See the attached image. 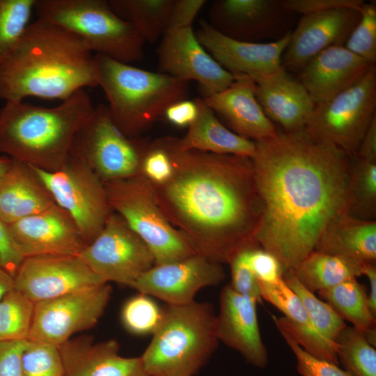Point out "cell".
I'll return each mask as SVG.
<instances>
[{
  "instance_id": "1",
  "label": "cell",
  "mask_w": 376,
  "mask_h": 376,
  "mask_svg": "<svg viewBox=\"0 0 376 376\" xmlns=\"http://www.w3.org/2000/svg\"><path fill=\"white\" fill-rule=\"evenodd\" d=\"M255 145L251 159L262 205L255 240L284 272L295 269L345 212L350 156L305 127Z\"/></svg>"
},
{
  "instance_id": "2",
  "label": "cell",
  "mask_w": 376,
  "mask_h": 376,
  "mask_svg": "<svg viewBox=\"0 0 376 376\" xmlns=\"http://www.w3.org/2000/svg\"><path fill=\"white\" fill-rule=\"evenodd\" d=\"M159 139L173 173L152 184L157 201L196 253L222 265L259 246L255 237L262 205L251 158L182 150L174 136Z\"/></svg>"
},
{
  "instance_id": "3",
  "label": "cell",
  "mask_w": 376,
  "mask_h": 376,
  "mask_svg": "<svg viewBox=\"0 0 376 376\" xmlns=\"http://www.w3.org/2000/svg\"><path fill=\"white\" fill-rule=\"evenodd\" d=\"M97 86L94 55L67 29L37 18L0 61V101L65 100Z\"/></svg>"
},
{
  "instance_id": "4",
  "label": "cell",
  "mask_w": 376,
  "mask_h": 376,
  "mask_svg": "<svg viewBox=\"0 0 376 376\" xmlns=\"http://www.w3.org/2000/svg\"><path fill=\"white\" fill-rule=\"evenodd\" d=\"M94 109L85 89L53 107L24 100L4 102L0 108V152L46 171H58Z\"/></svg>"
},
{
  "instance_id": "5",
  "label": "cell",
  "mask_w": 376,
  "mask_h": 376,
  "mask_svg": "<svg viewBox=\"0 0 376 376\" xmlns=\"http://www.w3.org/2000/svg\"><path fill=\"white\" fill-rule=\"evenodd\" d=\"M97 86L103 90L111 116L130 138H138L171 104L187 97L188 82L94 55Z\"/></svg>"
},
{
  "instance_id": "6",
  "label": "cell",
  "mask_w": 376,
  "mask_h": 376,
  "mask_svg": "<svg viewBox=\"0 0 376 376\" xmlns=\"http://www.w3.org/2000/svg\"><path fill=\"white\" fill-rule=\"evenodd\" d=\"M157 329L141 355L149 376H194L216 351V314L208 302L165 304Z\"/></svg>"
},
{
  "instance_id": "7",
  "label": "cell",
  "mask_w": 376,
  "mask_h": 376,
  "mask_svg": "<svg viewBox=\"0 0 376 376\" xmlns=\"http://www.w3.org/2000/svg\"><path fill=\"white\" fill-rule=\"evenodd\" d=\"M37 18L81 38L92 52L131 64L141 60L145 40L105 0H36Z\"/></svg>"
},
{
  "instance_id": "8",
  "label": "cell",
  "mask_w": 376,
  "mask_h": 376,
  "mask_svg": "<svg viewBox=\"0 0 376 376\" xmlns=\"http://www.w3.org/2000/svg\"><path fill=\"white\" fill-rule=\"evenodd\" d=\"M111 211L119 214L150 251L155 265L196 254L169 221L157 201L152 184L141 173L104 183Z\"/></svg>"
},
{
  "instance_id": "9",
  "label": "cell",
  "mask_w": 376,
  "mask_h": 376,
  "mask_svg": "<svg viewBox=\"0 0 376 376\" xmlns=\"http://www.w3.org/2000/svg\"><path fill=\"white\" fill-rule=\"evenodd\" d=\"M376 116V68L372 65L354 84L315 106L305 127L313 137L355 155Z\"/></svg>"
},
{
  "instance_id": "10",
  "label": "cell",
  "mask_w": 376,
  "mask_h": 376,
  "mask_svg": "<svg viewBox=\"0 0 376 376\" xmlns=\"http://www.w3.org/2000/svg\"><path fill=\"white\" fill-rule=\"evenodd\" d=\"M52 195L77 224L88 245L101 232L111 210L104 183L87 162L70 152L64 166L46 171L31 166Z\"/></svg>"
},
{
  "instance_id": "11",
  "label": "cell",
  "mask_w": 376,
  "mask_h": 376,
  "mask_svg": "<svg viewBox=\"0 0 376 376\" xmlns=\"http://www.w3.org/2000/svg\"><path fill=\"white\" fill-rule=\"evenodd\" d=\"M150 143L127 136L113 122L107 105L99 104L75 136L70 152L82 157L105 183L139 173Z\"/></svg>"
},
{
  "instance_id": "12",
  "label": "cell",
  "mask_w": 376,
  "mask_h": 376,
  "mask_svg": "<svg viewBox=\"0 0 376 376\" xmlns=\"http://www.w3.org/2000/svg\"><path fill=\"white\" fill-rule=\"evenodd\" d=\"M79 256L104 283L129 287L155 265L144 242L113 211L101 232Z\"/></svg>"
},
{
  "instance_id": "13",
  "label": "cell",
  "mask_w": 376,
  "mask_h": 376,
  "mask_svg": "<svg viewBox=\"0 0 376 376\" xmlns=\"http://www.w3.org/2000/svg\"><path fill=\"white\" fill-rule=\"evenodd\" d=\"M111 292L104 283L36 303L28 340L58 347L91 329L104 314Z\"/></svg>"
},
{
  "instance_id": "14",
  "label": "cell",
  "mask_w": 376,
  "mask_h": 376,
  "mask_svg": "<svg viewBox=\"0 0 376 376\" xmlns=\"http://www.w3.org/2000/svg\"><path fill=\"white\" fill-rule=\"evenodd\" d=\"M208 15L207 22L216 31L248 42L281 39L292 31L297 15L281 0H217Z\"/></svg>"
},
{
  "instance_id": "15",
  "label": "cell",
  "mask_w": 376,
  "mask_h": 376,
  "mask_svg": "<svg viewBox=\"0 0 376 376\" xmlns=\"http://www.w3.org/2000/svg\"><path fill=\"white\" fill-rule=\"evenodd\" d=\"M104 283L76 255L25 258L14 276V289L33 303Z\"/></svg>"
},
{
  "instance_id": "16",
  "label": "cell",
  "mask_w": 376,
  "mask_h": 376,
  "mask_svg": "<svg viewBox=\"0 0 376 376\" xmlns=\"http://www.w3.org/2000/svg\"><path fill=\"white\" fill-rule=\"evenodd\" d=\"M157 55L160 72L187 82L196 81L203 96L226 89L235 80L201 45L192 26L166 31Z\"/></svg>"
},
{
  "instance_id": "17",
  "label": "cell",
  "mask_w": 376,
  "mask_h": 376,
  "mask_svg": "<svg viewBox=\"0 0 376 376\" xmlns=\"http://www.w3.org/2000/svg\"><path fill=\"white\" fill-rule=\"evenodd\" d=\"M225 277L221 264L194 254L173 263L155 265L130 288L166 304L184 305L194 301L199 290L219 285Z\"/></svg>"
},
{
  "instance_id": "18",
  "label": "cell",
  "mask_w": 376,
  "mask_h": 376,
  "mask_svg": "<svg viewBox=\"0 0 376 376\" xmlns=\"http://www.w3.org/2000/svg\"><path fill=\"white\" fill-rule=\"evenodd\" d=\"M11 239L24 258L40 255H76L86 246L77 224L56 203L8 225Z\"/></svg>"
},
{
  "instance_id": "19",
  "label": "cell",
  "mask_w": 376,
  "mask_h": 376,
  "mask_svg": "<svg viewBox=\"0 0 376 376\" xmlns=\"http://www.w3.org/2000/svg\"><path fill=\"white\" fill-rule=\"evenodd\" d=\"M360 17L359 10L347 7L302 15L290 33L281 65L298 73L322 50L344 45Z\"/></svg>"
},
{
  "instance_id": "20",
  "label": "cell",
  "mask_w": 376,
  "mask_h": 376,
  "mask_svg": "<svg viewBox=\"0 0 376 376\" xmlns=\"http://www.w3.org/2000/svg\"><path fill=\"white\" fill-rule=\"evenodd\" d=\"M290 33L275 41L242 42L220 33L205 20L200 21L195 31L198 42L221 67L234 76L245 75L253 79L268 75L281 66Z\"/></svg>"
},
{
  "instance_id": "21",
  "label": "cell",
  "mask_w": 376,
  "mask_h": 376,
  "mask_svg": "<svg viewBox=\"0 0 376 376\" xmlns=\"http://www.w3.org/2000/svg\"><path fill=\"white\" fill-rule=\"evenodd\" d=\"M257 304L226 285L220 294L215 330L219 341L237 351L251 365L264 368L269 356L259 329Z\"/></svg>"
},
{
  "instance_id": "22",
  "label": "cell",
  "mask_w": 376,
  "mask_h": 376,
  "mask_svg": "<svg viewBox=\"0 0 376 376\" xmlns=\"http://www.w3.org/2000/svg\"><path fill=\"white\" fill-rule=\"evenodd\" d=\"M253 80L256 97L272 122L288 132L306 126L316 105L297 78L281 65L274 72Z\"/></svg>"
},
{
  "instance_id": "23",
  "label": "cell",
  "mask_w": 376,
  "mask_h": 376,
  "mask_svg": "<svg viewBox=\"0 0 376 376\" xmlns=\"http://www.w3.org/2000/svg\"><path fill=\"white\" fill-rule=\"evenodd\" d=\"M205 104L219 114L235 134L259 141L277 134L274 124L266 116L255 95V83L245 75L235 76L226 89L203 97Z\"/></svg>"
},
{
  "instance_id": "24",
  "label": "cell",
  "mask_w": 376,
  "mask_h": 376,
  "mask_svg": "<svg viewBox=\"0 0 376 376\" xmlns=\"http://www.w3.org/2000/svg\"><path fill=\"white\" fill-rule=\"evenodd\" d=\"M58 347L64 376H149L141 357H122L116 340L96 343L91 336H83Z\"/></svg>"
},
{
  "instance_id": "25",
  "label": "cell",
  "mask_w": 376,
  "mask_h": 376,
  "mask_svg": "<svg viewBox=\"0 0 376 376\" xmlns=\"http://www.w3.org/2000/svg\"><path fill=\"white\" fill-rule=\"evenodd\" d=\"M372 65L344 45H333L313 57L297 79L318 105L354 84Z\"/></svg>"
},
{
  "instance_id": "26",
  "label": "cell",
  "mask_w": 376,
  "mask_h": 376,
  "mask_svg": "<svg viewBox=\"0 0 376 376\" xmlns=\"http://www.w3.org/2000/svg\"><path fill=\"white\" fill-rule=\"evenodd\" d=\"M262 299L283 313L272 316L277 329L290 333L299 345L314 357L339 365L337 346L323 337L314 327L298 296L283 278L274 283L258 281Z\"/></svg>"
},
{
  "instance_id": "27",
  "label": "cell",
  "mask_w": 376,
  "mask_h": 376,
  "mask_svg": "<svg viewBox=\"0 0 376 376\" xmlns=\"http://www.w3.org/2000/svg\"><path fill=\"white\" fill-rule=\"evenodd\" d=\"M55 202L33 168L12 159L0 178V218L7 225L40 212Z\"/></svg>"
},
{
  "instance_id": "28",
  "label": "cell",
  "mask_w": 376,
  "mask_h": 376,
  "mask_svg": "<svg viewBox=\"0 0 376 376\" xmlns=\"http://www.w3.org/2000/svg\"><path fill=\"white\" fill-rule=\"evenodd\" d=\"M196 100L198 115L188 127L185 135L182 138H178L180 148L251 158L255 152V141L226 127L202 97Z\"/></svg>"
},
{
  "instance_id": "29",
  "label": "cell",
  "mask_w": 376,
  "mask_h": 376,
  "mask_svg": "<svg viewBox=\"0 0 376 376\" xmlns=\"http://www.w3.org/2000/svg\"><path fill=\"white\" fill-rule=\"evenodd\" d=\"M315 250L375 264L376 221L357 219L344 212L328 225Z\"/></svg>"
},
{
  "instance_id": "30",
  "label": "cell",
  "mask_w": 376,
  "mask_h": 376,
  "mask_svg": "<svg viewBox=\"0 0 376 376\" xmlns=\"http://www.w3.org/2000/svg\"><path fill=\"white\" fill-rule=\"evenodd\" d=\"M365 289L357 278H353L318 292L321 299L328 303L343 320L351 322L375 347L376 317L369 307Z\"/></svg>"
},
{
  "instance_id": "31",
  "label": "cell",
  "mask_w": 376,
  "mask_h": 376,
  "mask_svg": "<svg viewBox=\"0 0 376 376\" xmlns=\"http://www.w3.org/2000/svg\"><path fill=\"white\" fill-rule=\"evenodd\" d=\"M362 264L355 260L314 250L293 270L304 287L318 292L362 276Z\"/></svg>"
},
{
  "instance_id": "32",
  "label": "cell",
  "mask_w": 376,
  "mask_h": 376,
  "mask_svg": "<svg viewBox=\"0 0 376 376\" xmlns=\"http://www.w3.org/2000/svg\"><path fill=\"white\" fill-rule=\"evenodd\" d=\"M113 12L130 22L145 42L154 43L167 29L173 0H110Z\"/></svg>"
},
{
  "instance_id": "33",
  "label": "cell",
  "mask_w": 376,
  "mask_h": 376,
  "mask_svg": "<svg viewBox=\"0 0 376 376\" xmlns=\"http://www.w3.org/2000/svg\"><path fill=\"white\" fill-rule=\"evenodd\" d=\"M350 172L345 212L368 221L376 217V162L350 156Z\"/></svg>"
},
{
  "instance_id": "34",
  "label": "cell",
  "mask_w": 376,
  "mask_h": 376,
  "mask_svg": "<svg viewBox=\"0 0 376 376\" xmlns=\"http://www.w3.org/2000/svg\"><path fill=\"white\" fill-rule=\"evenodd\" d=\"M283 278L299 298L314 327L327 340L336 344L338 337L347 327L345 320L328 303L304 287L293 269L285 271Z\"/></svg>"
},
{
  "instance_id": "35",
  "label": "cell",
  "mask_w": 376,
  "mask_h": 376,
  "mask_svg": "<svg viewBox=\"0 0 376 376\" xmlns=\"http://www.w3.org/2000/svg\"><path fill=\"white\" fill-rule=\"evenodd\" d=\"M339 365L351 376H376V350L364 334L347 326L338 337Z\"/></svg>"
},
{
  "instance_id": "36",
  "label": "cell",
  "mask_w": 376,
  "mask_h": 376,
  "mask_svg": "<svg viewBox=\"0 0 376 376\" xmlns=\"http://www.w3.org/2000/svg\"><path fill=\"white\" fill-rule=\"evenodd\" d=\"M35 303L13 289L0 300V343L26 340L30 333Z\"/></svg>"
},
{
  "instance_id": "37",
  "label": "cell",
  "mask_w": 376,
  "mask_h": 376,
  "mask_svg": "<svg viewBox=\"0 0 376 376\" xmlns=\"http://www.w3.org/2000/svg\"><path fill=\"white\" fill-rule=\"evenodd\" d=\"M36 0H0V61L13 50L34 14Z\"/></svg>"
},
{
  "instance_id": "38",
  "label": "cell",
  "mask_w": 376,
  "mask_h": 376,
  "mask_svg": "<svg viewBox=\"0 0 376 376\" xmlns=\"http://www.w3.org/2000/svg\"><path fill=\"white\" fill-rule=\"evenodd\" d=\"M162 315V308L150 296L139 292L125 303L121 311L124 327L130 333L139 336L152 334Z\"/></svg>"
},
{
  "instance_id": "39",
  "label": "cell",
  "mask_w": 376,
  "mask_h": 376,
  "mask_svg": "<svg viewBox=\"0 0 376 376\" xmlns=\"http://www.w3.org/2000/svg\"><path fill=\"white\" fill-rule=\"evenodd\" d=\"M361 17L344 46L370 65L376 62V1L363 3Z\"/></svg>"
},
{
  "instance_id": "40",
  "label": "cell",
  "mask_w": 376,
  "mask_h": 376,
  "mask_svg": "<svg viewBox=\"0 0 376 376\" xmlns=\"http://www.w3.org/2000/svg\"><path fill=\"white\" fill-rule=\"evenodd\" d=\"M22 376H64L58 347L29 340L22 357Z\"/></svg>"
},
{
  "instance_id": "41",
  "label": "cell",
  "mask_w": 376,
  "mask_h": 376,
  "mask_svg": "<svg viewBox=\"0 0 376 376\" xmlns=\"http://www.w3.org/2000/svg\"><path fill=\"white\" fill-rule=\"evenodd\" d=\"M297 361V370L301 376H351L334 363L314 357L304 350L292 335L278 329Z\"/></svg>"
},
{
  "instance_id": "42",
  "label": "cell",
  "mask_w": 376,
  "mask_h": 376,
  "mask_svg": "<svg viewBox=\"0 0 376 376\" xmlns=\"http://www.w3.org/2000/svg\"><path fill=\"white\" fill-rule=\"evenodd\" d=\"M140 173L152 185L162 184L171 177V159L159 138L150 142L145 151Z\"/></svg>"
},
{
  "instance_id": "43",
  "label": "cell",
  "mask_w": 376,
  "mask_h": 376,
  "mask_svg": "<svg viewBox=\"0 0 376 376\" xmlns=\"http://www.w3.org/2000/svg\"><path fill=\"white\" fill-rule=\"evenodd\" d=\"M242 252L258 281L274 283L283 279L282 265L270 252L260 246L249 248Z\"/></svg>"
},
{
  "instance_id": "44",
  "label": "cell",
  "mask_w": 376,
  "mask_h": 376,
  "mask_svg": "<svg viewBox=\"0 0 376 376\" xmlns=\"http://www.w3.org/2000/svg\"><path fill=\"white\" fill-rule=\"evenodd\" d=\"M242 251L228 263L231 273V282L229 284L236 292L260 303L263 299L258 280L246 263Z\"/></svg>"
},
{
  "instance_id": "45",
  "label": "cell",
  "mask_w": 376,
  "mask_h": 376,
  "mask_svg": "<svg viewBox=\"0 0 376 376\" xmlns=\"http://www.w3.org/2000/svg\"><path fill=\"white\" fill-rule=\"evenodd\" d=\"M283 6L292 12L302 15L323 12L338 8H352L359 10L361 0H281Z\"/></svg>"
},
{
  "instance_id": "46",
  "label": "cell",
  "mask_w": 376,
  "mask_h": 376,
  "mask_svg": "<svg viewBox=\"0 0 376 376\" xmlns=\"http://www.w3.org/2000/svg\"><path fill=\"white\" fill-rule=\"evenodd\" d=\"M205 2V0H173L166 31L192 26Z\"/></svg>"
},
{
  "instance_id": "47",
  "label": "cell",
  "mask_w": 376,
  "mask_h": 376,
  "mask_svg": "<svg viewBox=\"0 0 376 376\" xmlns=\"http://www.w3.org/2000/svg\"><path fill=\"white\" fill-rule=\"evenodd\" d=\"M27 341L0 343V376H22L21 357Z\"/></svg>"
},
{
  "instance_id": "48",
  "label": "cell",
  "mask_w": 376,
  "mask_h": 376,
  "mask_svg": "<svg viewBox=\"0 0 376 376\" xmlns=\"http://www.w3.org/2000/svg\"><path fill=\"white\" fill-rule=\"evenodd\" d=\"M24 259L11 239L8 225L0 218V267L14 277Z\"/></svg>"
},
{
  "instance_id": "49",
  "label": "cell",
  "mask_w": 376,
  "mask_h": 376,
  "mask_svg": "<svg viewBox=\"0 0 376 376\" xmlns=\"http://www.w3.org/2000/svg\"><path fill=\"white\" fill-rule=\"evenodd\" d=\"M198 104L194 100L177 101L165 110L163 116L171 125L178 127H188L196 118Z\"/></svg>"
},
{
  "instance_id": "50",
  "label": "cell",
  "mask_w": 376,
  "mask_h": 376,
  "mask_svg": "<svg viewBox=\"0 0 376 376\" xmlns=\"http://www.w3.org/2000/svg\"><path fill=\"white\" fill-rule=\"evenodd\" d=\"M355 155L366 160L376 162V116L366 130Z\"/></svg>"
},
{
  "instance_id": "51",
  "label": "cell",
  "mask_w": 376,
  "mask_h": 376,
  "mask_svg": "<svg viewBox=\"0 0 376 376\" xmlns=\"http://www.w3.org/2000/svg\"><path fill=\"white\" fill-rule=\"evenodd\" d=\"M362 276H365L369 283V291L367 293L369 307L376 317V265L370 263H363Z\"/></svg>"
},
{
  "instance_id": "52",
  "label": "cell",
  "mask_w": 376,
  "mask_h": 376,
  "mask_svg": "<svg viewBox=\"0 0 376 376\" xmlns=\"http://www.w3.org/2000/svg\"><path fill=\"white\" fill-rule=\"evenodd\" d=\"M13 289H14V277L0 267V300Z\"/></svg>"
},
{
  "instance_id": "53",
  "label": "cell",
  "mask_w": 376,
  "mask_h": 376,
  "mask_svg": "<svg viewBox=\"0 0 376 376\" xmlns=\"http://www.w3.org/2000/svg\"><path fill=\"white\" fill-rule=\"evenodd\" d=\"M12 163V159L6 156H0V178L5 174Z\"/></svg>"
}]
</instances>
